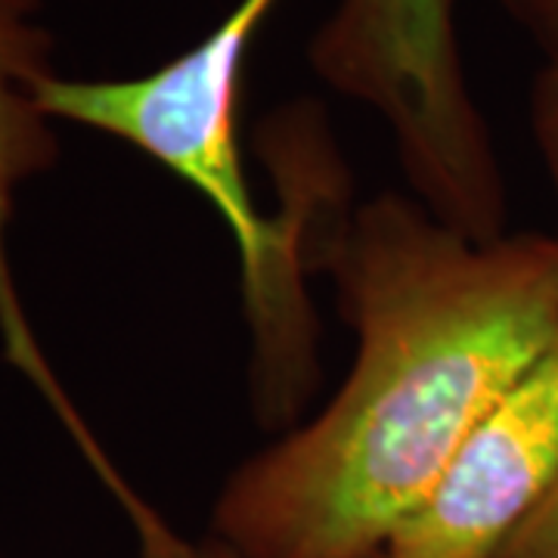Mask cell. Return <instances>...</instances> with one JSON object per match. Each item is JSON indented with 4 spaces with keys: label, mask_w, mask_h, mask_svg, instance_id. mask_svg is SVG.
<instances>
[{
    "label": "cell",
    "mask_w": 558,
    "mask_h": 558,
    "mask_svg": "<svg viewBox=\"0 0 558 558\" xmlns=\"http://www.w3.org/2000/svg\"><path fill=\"white\" fill-rule=\"evenodd\" d=\"M531 128L558 190V60H546L531 87Z\"/></svg>",
    "instance_id": "cell-6"
},
{
    "label": "cell",
    "mask_w": 558,
    "mask_h": 558,
    "mask_svg": "<svg viewBox=\"0 0 558 558\" xmlns=\"http://www.w3.org/2000/svg\"><path fill=\"white\" fill-rule=\"evenodd\" d=\"M457 0H339L311 40V65L332 90L388 124L418 202L478 242L506 223L497 153L465 84Z\"/></svg>",
    "instance_id": "cell-2"
},
{
    "label": "cell",
    "mask_w": 558,
    "mask_h": 558,
    "mask_svg": "<svg viewBox=\"0 0 558 558\" xmlns=\"http://www.w3.org/2000/svg\"><path fill=\"white\" fill-rule=\"evenodd\" d=\"M143 558H236L230 549H223L215 539H202V543H193V539L180 537L178 531H168L165 537L156 539L153 546L143 549Z\"/></svg>",
    "instance_id": "cell-8"
},
{
    "label": "cell",
    "mask_w": 558,
    "mask_h": 558,
    "mask_svg": "<svg viewBox=\"0 0 558 558\" xmlns=\"http://www.w3.org/2000/svg\"><path fill=\"white\" fill-rule=\"evenodd\" d=\"M53 72V35L40 22V0H0V344L10 366L35 385L40 400L60 418L81 457L109 494L128 484L94 438L75 400L62 388L25 314V301L10 264V220L16 193L60 159L57 121L38 102L40 81Z\"/></svg>",
    "instance_id": "cell-4"
},
{
    "label": "cell",
    "mask_w": 558,
    "mask_h": 558,
    "mask_svg": "<svg viewBox=\"0 0 558 558\" xmlns=\"http://www.w3.org/2000/svg\"><path fill=\"white\" fill-rule=\"evenodd\" d=\"M357 357L332 403L227 478L236 558H376L499 400L558 344V236L478 242L379 196L317 233Z\"/></svg>",
    "instance_id": "cell-1"
},
{
    "label": "cell",
    "mask_w": 558,
    "mask_h": 558,
    "mask_svg": "<svg viewBox=\"0 0 558 558\" xmlns=\"http://www.w3.org/2000/svg\"><path fill=\"white\" fill-rule=\"evenodd\" d=\"M499 7L546 53V60H558V0H499Z\"/></svg>",
    "instance_id": "cell-7"
},
{
    "label": "cell",
    "mask_w": 558,
    "mask_h": 558,
    "mask_svg": "<svg viewBox=\"0 0 558 558\" xmlns=\"http://www.w3.org/2000/svg\"><path fill=\"white\" fill-rule=\"evenodd\" d=\"M558 478V344L472 428L376 558H494Z\"/></svg>",
    "instance_id": "cell-3"
},
{
    "label": "cell",
    "mask_w": 558,
    "mask_h": 558,
    "mask_svg": "<svg viewBox=\"0 0 558 558\" xmlns=\"http://www.w3.org/2000/svg\"><path fill=\"white\" fill-rule=\"evenodd\" d=\"M494 558H558V478Z\"/></svg>",
    "instance_id": "cell-5"
}]
</instances>
